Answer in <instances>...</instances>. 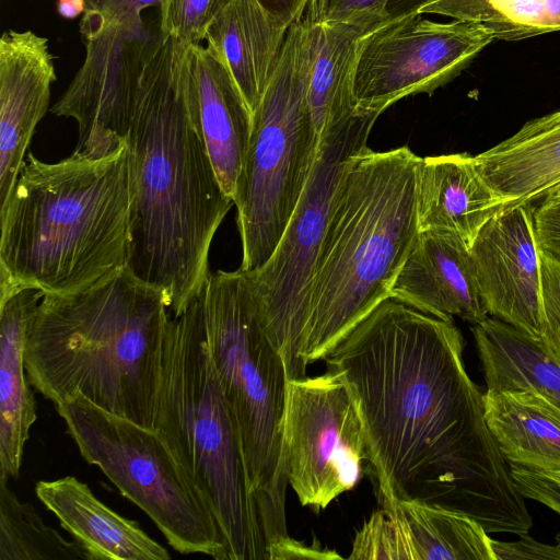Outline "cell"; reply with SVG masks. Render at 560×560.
<instances>
[{"label": "cell", "mask_w": 560, "mask_h": 560, "mask_svg": "<svg viewBox=\"0 0 560 560\" xmlns=\"http://www.w3.org/2000/svg\"><path fill=\"white\" fill-rule=\"evenodd\" d=\"M306 21L312 42L307 102L320 140L325 133L349 119L358 108L354 72L364 36L343 24Z\"/></svg>", "instance_id": "26"}, {"label": "cell", "mask_w": 560, "mask_h": 560, "mask_svg": "<svg viewBox=\"0 0 560 560\" xmlns=\"http://www.w3.org/2000/svg\"><path fill=\"white\" fill-rule=\"evenodd\" d=\"M510 474L518 492L560 515V474L542 472L509 464Z\"/></svg>", "instance_id": "32"}, {"label": "cell", "mask_w": 560, "mask_h": 560, "mask_svg": "<svg viewBox=\"0 0 560 560\" xmlns=\"http://www.w3.org/2000/svg\"><path fill=\"white\" fill-rule=\"evenodd\" d=\"M0 477V560L88 559L77 541L47 526L31 503L21 502Z\"/></svg>", "instance_id": "28"}, {"label": "cell", "mask_w": 560, "mask_h": 560, "mask_svg": "<svg viewBox=\"0 0 560 560\" xmlns=\"http://www.w3.org/2000/svg\"><path fill=\"white\" fill-rule=\"evenodd\" d=\"M471 331L487 389L534 392L560 407V363L540 339L494 317Z\"/></svg>", "instance_id": "25"}, {"label": "cell", "mask_w": 560, "mask_h": 560, "mask_svg": "<svg viewBox=\"0 0 560 560\" xmlns=\"http://www.w3.org/2000/svg\"><path fill=\"white\" fill-rule=\"evenodd\" d=\"M269 560H291V559H316L332 560L342 559L335 550L320 548L318 545L306 546L302 541L287 536L269 545Z\"/></svg>", "instance_id": "36"}, {"label": "cell", "mask_w": 560, "mask_h": 560, "mask_svg": "<svg viewBox=\"0 0 560 560\" xmlns=\"http://www.w3.org/2000/svg\"><path fill=\"white\" fill-rule=\"evenodd\" d=\"M208 350L234 418L268 546L289 536L282 423L285 364L256 312L246 273L218 270L205 287Z\"/></svg>", "instance_id": "7"}, {"label": "cell", "mask_w": 560, "mask_h": 560, "mask_svg": "<svg viewBox=\"0 0 560 560\" xmlns=\"http://www.w3.org/2000/svg\"><path fill=\"white\" fill-rule=\"evenodd\" d=\"M542 322L540 341L560 363V262L540 250Z\"/></svg>", "instance_id": "31"}, {"label": "cell", "mask_w": 560, "mask_h": 560, "mask_svg": "<svg viewBox=\"0 0 560 560\" xmlns=\"http://www.w3.org/2000/svg\"><path fill=\"white\" fill-rule=\"evenodd\" d=\"M261 8L287 26L304 15L310 0H257Z\"/></svg>", "instance_id": "37"}, {"label": "cell", "mask_w": 560, "mask_h": 560, "mask_svg": "<svg viewBox=\"0 0 560 560\" xmlns=\"http://www.w3.org/2000/svg\"><path fill=\"white\" fill-rule=\"evenodd\" d=\"M413 14L361 39L354 72L358 107L381 110L418 93L431 95L493 42L480 23H439Z\"/></svg>", "instance_id": "12"}, {"label": "cell", "mask_w": 560, "mask_h": 560, "mask_svg": "<svg viewBox=\"0 0 560 560\" xmlns=\"http://www.w3.org/2000/svg\"><path fill=\"white\" fill-rule=\"evenodd\" d=\"M425 13L478 22L509 42L560 31V0H430Z\"/></svg>", "instance_id": "27"}, {"label": "cell", "mask_w": 560, "mask_h": 560, "mask_svg": "<svg viewBox=\"0 0 560 560\" xmlns=\"http://www.w3.org/2000/svg\"><path fill=\"white\" fill-rule=\"evenodd\" d=\"M200 127L215 173L234 199L252 132V112L222 59L203 45L186 46Z\"/></svg>", "instance_id": "19"}, {"label": "cell", "mask_w": 560, "mask_h": 560, "mask_svg": "<svg viewBox=\"0 0 560 560\" xmlns=\"http://www.w3.org/2000/svg\"><path fill=\"white\" fill-rule=\"evenodd\" d=\"M186 46L163 33L153 36L126 138L127 268L163 292L173 317L205 289L212 240L234 205L207 149Z\"/></svg>", "instance_id": "2"}, {"label": "cell", "mask_w": 560, "mask_h": 560, "mask_svg": "<svg viewBox=\"0 0 560 560\" xmlns=\"http://www.w3.org/2000/svg\"><path fill=\"white\" fill-rule=\"evenodd\" d=\"M557 545L560 547V533L556 537Z\"/></svg>", "instance_id": "40"}, {"label": "cell", "mask_w": 560, "mask_h": 560, "mask_svg": "<svg viewBox=\"0 0 560 560\" xmlns=\"http://www.w3.org/2000/svg\"><path fill=\"white\" fill-rule=\"evenodd\" d=\"M354 560H495L475 518L419 500L383 503L358 530Z\"/></svg>", "instance_id": "15"}, {"label": "cell", "mask_w": 560, "mask_h": 560, "mask_svg": "<svg viewBox=\"0 0 560 560\" xmlns=\"http://www.w3.org/2000/svg\"><path fill=\"white\" fill-rule=\"evenodd\" d=\"M171 313L163 292L127 267L81 291L44 294L25 334L28 382L55 405L80 394L153 428Z\"/></svg>", "instance_id": "3"}, {"label": "cell", "mask_w": 560, "mask_h": 560, "mask_svg": "<svg viewBox=\"0 0 560 560\" xmlns=\"http://www.w3.org/2000/svg\"><path fill=\"white\" fill-rule=\"evenodd\" d=\"M48 39L9 30L0 39V208L16 183L56 81Z\"/></svg>", "instance_id": "16"}, {"label": "cell", "mask_w": 560, "mask_h": 560, "mask_svg": "<svg viewBox=\"0 0 560 560\" xmlns=\"http://www.w3.org/2000/svg\"><path fill=\"white\" fill-rule=\"evenodd\" d=\"M153 428L210 504L228 560H269L237 428L208 350L205 289L170 324Z\"/></svg>", "instance_id": "6"}, {"label": "cell", "mask_w": 560, "mask_h": 560, "mask_svg": "<svg viewBox=\"0 0 560 560\" xmlns=\"http://www.w3.org/2000/svg\"><path fill=\"white\" fill-rule=\"evenodd\" d=\"M430 0H310L304 16L312 23H339L363 36L409 15Z\"/></svg>", "instance_id": "29"}, {"label": "cell", "mask_w": 560, "mask_h": 560, "mask_svg": "<svg viewBox=\"0 0 560 560\" xmlns=\"http://www.w3.org/2000/svg\"><path fill=\"white\" fill-rule=\"evenodd\" d=\"M128 148L54 163L27 154L0 208V301L25 290L68 294L127 267Z\"/></svg>", "instance_id": "4"}, {"label": "cell", "mask_w": 560, "mask_h": 560, "mask_svg": "<svg viewBox=\"0 0 560 560\" xmlns=\"http://www.w3.org/2000/svg\"><path fill=\"white\" fill-rule=\"evenodd\" d=\"M38 500L84 549L88 560H167L168 551L132 520L101 502L73 476L40 480Z\"/></svg>", "instance_id": "20"}, {"label": "cell", "mask_w": 560, "mask_h": 560, "mask_svg": "<svg viewBox=\"0 0 560 560\" xmlns=\"http://www.w3.org/2000/svg\"><path fill=\"white\" fill-rule=\"evenodd\" d=\"M534 228L539 249L560 262V198H544L534 210Z\"/></svg>", "instance_id": "34"}, {"label": "cell", "mask_w": 560, "mask_h": 560, "mask_svg": "<svg viewBox=\"0 0 560 560\" xmlns=\"http://www.w3.org/2000/svg\"><path fill=\"white\" fill-rule=\"evenodd\" d=\"M485 417L510 464L560 474V407L534 392L483 394Z\"/></svg>", "instance_id": "24"}, {"label": "cell", "mask_w": 560, "mask_h": 560, "mask_svg": "<svg viewBox=\"0 0 560 560\" xmlns=\"http://www.w3.org/2000/svg\"><path fill=\"white\" fill-rule=\"evenodd\" d=\"M381 114L358 107L320 138L308 180L273 254L260 269L244 271L257 318L280 353L288 380L306 376L299 350L318 257L346 177L368 148Z\"/></svg>", "instance_id": "10"}, {"label": "cell", "mask_w": 560, "mask_h": 560, "mask_svg": "<svg viewBox=\"0 0 560 560\" xmlns=\"http://www.w3.org/2000/svg\"><path fill=\"white\" fill-rule=\"evenodd\" d=\"M282 441L288 482L302 505L319 512L359 482L363 427L337 373L288 380Z\"/></svg>", "instance_id": "11"}, {"label": "cell", "mask_w": 560, "mask_h": 560, "mask_svg": "<svg viewBox=\"0 0 560 560\" xmlns=\"http://www.w3.org/2000/svg\"><path fill=\"white\" fill-rule=\"evenodd\" d=\"M488 315L540 339L542 279L530 202L493 215L470 246Z\"/></svg>", "instance_id": "14"}, {"label": "cell", "mask_w": 560, "mask_h": 560, "mask_svg": "<svg viewBox=\"0 0 560 560\" xmlns=\"http://www.w3.org/2000/svg\"><path fill=\"white\" fill-rule=\"evenodd\" d=\"M160 2L161 0H85V11L125 27L143 28L142 11L159 5Z\"/></svg>", "instance_id": "33"}, {"label": "cell", "mask_w": 560, "mask_h": 560, "mask_svg": "<svg viewBox=\"0 0 560 560\" xmlns=\"http://www.w3.org/2000/svg\"><path fill=\"white\" fill-rule=\"evenodd\" d=\"M408 145L359 153L343 183L318 257L299 350L301 371L326 355L378 304L419 234Z\"/></svg>", "instance_id": "5"}, {"label": "cell", "mask_w": 560, "mask_h": 560, "mask_svg": "<svg viewBox=\"0 0 560 560\" xmlns=\"http://www.w3.org/2000/svg\"><path fill=\"white\" fill-rule=\"evenodd\" d=\"M232 1L161 0V33L188 45H202L210 24Z\"/></svg>", "instance_id": "30"}, {"label": "cell", "mask_w": 560, "mask_h": 560, "mask_svg": "<svg viewBox=\"0 0 560 560\" xmlns=\"http://www.w3.org/2000/svg\"><path fill=\"white\" fill-rule=\"evenodd\" d=\"M82 66L50 112L78 125L74 154L98 159L125 142L153 35L85 11L80 20Z\"/></svg>", "instance_id": "13"}, {"label": "cell", "mask_w": 560, "mask_h": 560, "mask_svg": "<svg viewBox=\"0 0 560 560\" xmlns=\"http://www.w3.org/2000/svg\"><path fill=\"white\" fill-rule=\"evenodd\" d=\"M85 0H57V11L65 19H75L85 11Z\"/></svg>", "instance_id": "38"}, {"label": "cell", "mask_w": 560, "mask_h": 560, "mask_svg": "<svg viewBox=\"0 0 560 560\" xmlns=\"http://www.w3.org/2000/svg\"><path fill=\"white\" fill-rule=\"evenodd\" d=\"M511 205L486 183L468 153L425 156L418 162L419 232L451 233L470 248L481 228Z\"/></svg>", "instance_id": "18"}, {"label": "cell", "mask_w": 560, "mask_h": 560, "mask_svg": "<svg viewBox=\"0 0 560 560\" xmlns=\"http://www.w3.org/2000/svg\"><path fill=\"white\" fill-rule=\"evenodd\" d=\"M312 62L304 15L290 25L268 88L253 113L234 206L243 271L260 269L278 246L313 170L319 147L307 102Z\"/></svg>", "instance_id": "8"}, {"label": "cell", "mask_w": 560, "mask_h": 560, "mask_svg": "<svg viewBox=\"0 0 560 560\" xmlns=\"http://www.w3.org/2000/svg\"><path fill=\"white\" fill-rule=\"evenodd\" d=\"M495 560H560V547L546 545L532 538L528 533L520 536L516 541H499L492 539Z\"/></svg>", "instance_id": "35"}, {"label": "cell", "mask_w": 560, "mask_h": 560, "mask_svg": "<svg viewBox=\"0 0 560 560\" xmlns=\"http://www.w3.org/2000/svg\"><path fill=\"white\" fill-rule=\"evenodd\" d=\"M56 409L81 456L153 521L173 549L228 560L210 504L154 428L109 412L80 394Z\"/></svg>", "instance_id": "9"}, {"label": "cell", "mask_w": 560, "mask_h": 560, "mask_svg": "<svg viewBox=\"0 0 560 560\" xmlns=\"http://www.w3.org/2000/svg\"><path fill=\"white\" fill-rule=\"evenodd\" d=\"M474 158L481 177L508 201L544 197L560 185V109L525 122Z\"/></svg>", "instance_id": "23"}, {"label": "cell", "mask_w": 560, "mask_h": 560, "mask_svg": "<svg viewBox=\"0 0 560 560\" xmlns=\"http://www.w3.org/2000/svg\"><path fill=\"white\" fill-rule=\"evenodd\" d=\"M545 198H560V185L556 186L555 188L550 189L545 196Z\"/></svg>", "instance_id": "39"}, {"label": "cell", "mask_w": 560, "mask_h": 560, "mask_svg": "<svg viewBox=\"0 0 560 560\" xmlns=\"http://www.w3.org/2000/svg\"><path fill=\"white\" fill-rule=\"evenodd\" d=\"M324 361L353 396L382 504L419 500L466 514L489 534L529 532L453 320L389 298Z\"/></svg>", "instance_id": "1"}, {"label": "cell", "mask_w": 560, "mask_h": 560, "mask_svg": "<svg viewBox=\"0 0 560 560\" xmlns=\"http://www.w3.org/2000/svg\"><path fill=\"white\" fill-rule=\"evenodd\" d=\"M390 298L424 314L478 324L488 317L469 246L445 232H419Z\"/></svg>", "instance_id": "17"}, {"label": "cell", "mask_w": 560, "mask_h": 560, "mask_svg": "<svg viewBox=\"0 0 560 560\" xmlns=\"http://www.w3.org/2000/svg\"><path fill=\"white\" fill-rule=\"evenodd\" d=\"M44 293L19 291L0 301V477L20 475L26 441L36 420V402L24 363L28 322Z\"/></svg>", "instance_id": "21"}, {"label": "cell", "mask_w": 560, "mask_h": 560, "mask_svg": "<svg viewBox=\"0 0 560 560\" xmlns=\"http://www.w3.org/2000/svg\"><path fill=\"white\" fill-rule=\"evenodd\" d=\"M289 27L257 0H233L207 30L206 47L222 59L252 115L273 75Z\"/></svg>", "instance_id": "22"}]
</instances>
